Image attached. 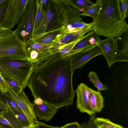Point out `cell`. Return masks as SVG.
<instances>
[{
	"mask_svg": "<svg viewBox=\"0 0 128 128\" xmlns=\"http://www.w3.org/2000/svg\"><path fill=\"white\" fill-rule=\"evenodd\" d=\"M73 70L70 58L58 54L40 63L29 78L27 86L34 98H39L59 109L73 104L75 96Z\"/></svg>",
	"mask_w": 128,
	"mask_h": 128,
	"instance_id": "cell-1",
	"label": "cell"
},
{
	"mask_svg": "<svg viewBox=\"0 0 128 128\" xmlns=\"http://www.w3.org/2000/svg\"><path fill=\"white\" fill-rule=\"evenodd\" d=\"M119 0H101L99 11L93 19L92 28L98 36L114 39L128 26L120 10Z\"/></svg>",
	"mask_w": 128,
	"mask_h": 128,
	"instance_id": "cell-2",
	"label": "cell"
},
{
	"mask_svg": "<svg viewBox=\"0 0 128 128\" xmlns=\"http://www.w3.org/2000/svg\"><path fill=\"white\" fill-rule=\"evenodd\" d=\"M39 63L10 58H1L0 72L15 82L23 89L27 86L32 72Z\"/></svg>",
	"mask_w": 128,
	"mask_h": 128,
	"instance_id": "cell-3",
	"label": "cell"
},
{
	"mask_svg": "<svg viewBox=\"0 0 128 128\" xmlns=\"http://www.w3.org/2000/svg\"><path fill=\"white\" fill-rule=\"evenodd\" d=\"M6 57L28 60L26 44L15 30L0 37V58Z\"/></svg>",
	"mask_w": 128,
	"mask_h": 128,
	"instance_id": "cell-4",
	"label": "cell"
},
{
	"mask_svg": "<svg viewBox=\"0 0 128 128\" xmlns=\"http://www.w3.org/2000/svg\"><path fill=\"white\" fill-rule=\"evenodd\" d=\"M36 11V0H28L22 17L15 30L25 44L31 39Z\"/></svg>",
	"mask_w": 128,
	"mask_h": 128,
	"instance_id": "cell-5",
	"label": "cell"
},
{
	"mask_svg": "<svg viewBox=\"0 0 128 128\" xmlns=\"http://www.w3.org/2000/svg\"><path fill=\"white\" fill-rule=\"evenodd\" d=\"M28 0H8L4 12L0 26L12 30L20 21Z\"/></svg>",
	"mask_w": 128,
	"mask_h": 128,
	"instance_id": "cell-6",
	"label": "cell"
},
{
	"mask_svg": "<svg viewBox=\"0 0 128 128\" xmlns=\"http://www.w3.org/2000/svg\"><path fill=\"white\" fill-rule=\"evenodd\" d=\"M73 50V54L70 58L74 71L82 68L93 58L103 55L98 44L90 45Z\"/></svg>",
	"mask_w": 128,
	"mask_h": 128,
	"instance_id": "cell-7",
	"label": "cell"
},
{
	"mask_svg": "<svg viewBox=\"0 0 128 128\" xmlns=\"http://www.w3.org/2000/svg\"><path fill=\"white\" fill-rule=\"evenodd\" d=\"M6 92L32 124H35L38 121L35 115L32 104L23 90L19 93H16L9 87Z\"/></svg>",
	"mask_w": 128,
	"mask_h": 128,
	"instance_id": "cell-8",
	"label": "cell"
},
{
	"mask_svg": "<svg viewBox=\"0 0 128 128\" xmlns=\"http://www.w3.org/2000/svg\"><path fill=\"white\" fill-rule=\"evenodd\" d=\"M116 62L128 61V26L114 39Z\"/></svg>",
	"mask_w": 128,
	"mask_h": 128,
	"instance_id": "cell-9",
	"label": "cell"
},
{
	"mask_svg": "<svg viewBox=\"0 0 128 128\" xmlns=\"http://www.w3.org/2000/svg\"><path fill=\"white\" fill-rule=\"evenodd\" d=\"M45 6L41 22L30 40H34L50 30L55 21V13L51 2L48 0Z\"/></svg>",
	"mask_w": 128,
	"mask_h": 128,
	"instance_id": "cell-10",
	"label": "cell"
},
{
	"mask_svg": "<svg viewBox=\"0 0 128 128\" xmlns=\"http://www.w3.org/2000/svg\"><path fill=\"white\" fill-rule=\"evenodd\" d=\"M92 26L84 28H78L74 31L64 32L61 31L51 45V48L66 44L83 36L85 34L92 31Z\"/></svg>",
	"mask_w": 128,
	"mask_h": 128,
	"instance_id": "cell-11",
	"label": "cell"
},
{
	"mask_svg": "<svg viewBox=\"0 0 128 128\" xmlns=\"http://www.w3.org/2000/svg\"><path fill=\"white\" fill-rule=\"evenodd\" d=\"M90 88L85 84L82 83L78 86L75 92L77 99L76 108L82 113H86L90 116L96 112L90 107L88 101Z\"/></svg>",
	"mask_w": 128,
	"mask_h": 128,
	"instance_id": "cell-12",
	"label": "cell"
},
{
	"mask_svg": "<svg viewBox=\"0 0 128 128\" xmlns=\"http://www.w3.org/2000/svg\"><path fill=\"white\" fill-rule=\"evenodd\" d=\"M32 104L36 116L40 120H50L58 109L47 104L39 98H34Z\"/></svg>",
	"mask_w": 128,
	"mask_h": 128,
	"instance_id": "cell-13",
	"label": "cell"
},
{
	"mask_svg": "<svg viewBox=\"0 0 128 128\" xmlns=\"http://www.w3.org/2000/svg\"><path fill=\"white\" fill-rule=\"evenodd\" d=\"M81 14L77 10L68 6L66 8V24L62 25V30L66 32H70L78 28L80 23L83 21Z\"/></svg>",
	"mask_w": 128,
	"mask_h": 128,
	"instance_id": "cell-14",
	"label": "cell"
},
{
	"mask_svg": "<svg viewBox=\"0 0 128 128\" xmlns=\"http://www.w3.org/2000/svg\"><path fill=\"white\" fill-rule=\"evenodd\" d=\"M103 55L105 57L109 68L116 62L114 39L107 38L100 40L98 44Z\"/></svg>",
	"mask_w": 128,
	"mask_h": 128,
	"instance_id": "cell-15",
	"label": "cell"
},
{
	"mask_svg": "<svg viewBox=\"0 0 128 128\" xmlns=\"http://www.w3.org/2000/svg\"><path fill=\"white\" fill-rule=\"evenodd\" d=\"M88 101L90 106L95 112H99L104 107L103 97L101 92L90 88Z\"/></svg>",
	"mask_w": 128,
	"mask_h": 128,
	"instance_id": "cell-16",
	"label": "cell"
},
{
	"mask_svg": "<svg viewBox=\"0 0 128 128\" xmlns=\"http://www.w3.org/2000/svg\"><path fill=\"white\" fill-rule=\"evenodd\" d=\"M62 27V26L57 28L50 30L32 41L42 44H51L61 32Z\"/></svg>",
	"mask_w": 128,
	"mask_h": 128,
	"instance_id": "cell-17",
	"label": "cell"
},
{
	"mask_svg": "<svg viewBox=\"0 0 128 128\" xmlns=\"http://www.w3.org/2000/svg\"><path fill=\"white\" fill-rule=\"evenodd\" d=\"M100 40L98 36L92 30L88 32L86 36L78 42L72 50H78L90 45L98 44Z\"/></svg>",
	"mask_w": 128,
	"mask_h": 128,
	"instance_id": "cell-18",
	"label": "cell"
},
{
	"mask_svg": "<svg viewBox=\"0 0 128 128\" xmlns=\"http://www.w3.org/2000/svg\"><path fill=\"white\" fill-rule=\"evenodd\" d=\"M87 35V34L82 37L69 43L52 48L62 57H69L70 54L76 44Z\"/></svg>",
	"mask_w": 128,
	"mask_h": 128,
	"instance_id": "cell-19",
	"label": "cell"
},
{
	"mask_svg": "<svg viewBox=\"0 0 128 128\" xmlns=\"http://www.w3.org/2000/svg\"><path fill=\"white\" fill-rule=\"evenodd\" d=\"M68 1L69 6L79 12H81V13L84 12L94 4L90 0H70Z\"/></svg>",
	"mask_w": 128,
	"mask_h": 128,
	"instance_id": "cell-20",
	"label": "cell"
},
{
	"mask_svg": "<svg viewBox=\"0 0 128 128\" xmlns=\"http://www.w3.org/2000/svg\"><path fill=\"white\" fill-rule=\"evenodd\" d=\"M41 0H36V11L33 30L32 34V38L42 20L43 16V10L42 8Z\"/></svg>",
	"mask_w": 128,
	"mask_h": 128,
	"instance_id": "cell-21",
	"label": "cell"
},
{
	"mask_svg": "<svg viewBox=\"0 0 128 128\" xmlns=\"http://www.w3.org/2000/svg\"><path fill=\"white\" fill-rule=\"evenodd\" d=\"M88 77L89 81L93 84L98 91L108 89V88L106 84H104L101 82L96 72H90L88 73Z\"/></svg>",
	"mask_w": 128,
	"mask_h": 128,
	"instance_id": "cell-22",
	"label": "cell"
},
{
	"mask_svg": "<svg viewBox=\"0 0 128 128\" xmlns=\"http://www.w3.org/2000/svg\"><path fill=\"white\" fill-rule=\"evenodd\" d=\"M7 110L3 115L4 117L8 120L11 124L13 128H22L20 123L15 117L12 110L10 107L8 106Z\"/></svg>",
	"mask_w": 128,
	"mask_h": 128,
	"instance_id": "cell-23",
	"label": "cell"
},
{
	"mask_svg": "<svg viewBox=\"0 0 128 128\" xmlns=\"http://www.w3.org/2000/svg\"><path fill=\"white\" fill-rule=\"evenodd\" d=\"M0 100L8 106L21 112L22 111L14 101L10 97L7 92H2L0 90Z\"/></svg>",
	"mask_w": 128,
	"mask_h": 128,
	"instance_id": "cell-24",
	"label": "cell"
},
{
	"mask_svg": "<svg viewBox=\"0 0 128 128\" xmlns=\"http://www.w3.org/2000/svg\"><path fill=\"white\" fill-rule=\"evenodd\" d=\"M101 5V0H97L94 4L88 8L81 16H88L94 18L98 13Z\"/></svg>",
	"mask_w": 128,
	"mask_h": 128,
	"instance_id": "cell-25",
	"label": "cell"
},
{
	"mask_svg": "<svg viewBox=\"0 0 128 128\" xmlns=\"http://www.w3.org/2000/svg\"><path fill=\"white\" fill-rule=\"evenodd\" d=\"M51 44L46 45L42 44L30 40L26 44V51L30 50L41 51L48 50L51 48Z\"/></svg>",
	"mask_w": 128,
	"mask_h": 128,
	"instance_id": "cell-26",
	"label": "cell"
},
{
	"mask_svg": "<svg viewBox=\"0 0 128 128\" xmlns=\"http://www.w3.org/2000/svg\"><path fill=\"white\" fill-rule=\"evenodd\" d=\"M95 121L97 124L102 125L107 128H124L120 125L113 123L108 118L97 117Z\"/></svg>",
	"mask_w": 128,
	"mask_h": 128,
	"instance_id": "cell-27",
	"label": "cell"
},
{
	"mask_svg": "<svg viewBox=\"0 0 128 128\" xmlns=\"http://www.w3.org/2000/svg\"><path fill=\"white\" fill-rule=\"evenodd\" d=\"M11 108L15 117L20 123L22 127H27L32 125L23 112Z\"/></svg>",
	"mask_w": 128,
	"mask_h": 128,
	"instance_id": "cell-28",
	"label": "cell"
},
{
	"mask_svg": "<svg viewBox=\"0 0 128 128\" xmlns=\"http://www.w3.org/2000/svg\"><path fill=\"white\" fill-rule=\"evenodd\" d=\"M2 75L9 87L14 92L19 93L23 90L22 88L15 82L5 76Z\"/></svg>",
	"mask_w": 128,
	"mask_h": 128,
	"instance_id": "cell-29",
	"label": "cell"
},
{
	"mask_svg": "<svg viewBox=\"0 0 128 128\" xmlns=\"http://www.w3.org/2000/svg\"><path fill=\"white\" fill-rule=\"evenodd\" d=\"M119 4L122 18L124 19L125 20L128 15V0H119Z\"/></svg>",
	"mask_w": 128,
	"mask_h": 128,
	"instance_id": "cell-30",
	"label": "cell"
},
{
	"mask_svg": "<svg viewBox=\"0 0 128 128\" xmlns=\"http://www.w3.org/2000/svg\"><path fill=\"white\" fill-rule=\"evenodd\" d=\"M96 118L94 114L91 116L88 122L80 124L81 128H97V125L95 121Z\"/></svg>",
	"mask_w": 128,
	"mask_h": 128,
	"instance_id": "cell-31",
	"label": "cell"
},
{
	"mask_svg": "<svg viewBox=\"0 0 128 128\" xmlns=\"http://www.w3.org/2000/svg\"><path fill=\"white\" fill-rule=\"evenodd\" d=\"M9 87L0 72V90L2 92H6Z\"/></svg>",
	"mask_w": 128,
	"mask_h": 128,
	"instance_id": "cell-32",
	"label": "cell"
},
{
	"mask_svg": "<svg viewBox=\"0 0 128 128\" xmlns=\"http://www.w3.org/2000/svg\"><path fill=\"white\" fill-rule=\"evenodd\" d=\"M60 128H81L80 124L77 122L66 124Z\"/></svg>",
	"mask_w": 128,
	"mask_h": 128,
	"instance_id": "cell-33",
	"label": "cell"
},
{
	"mask_svg": "<svg viewBox=\"0 0 128 128\" xmlns=\"http://www.w3.org/2000/svg\"><path fill=\"white\" fill-rule=\"evenodd\" d=\"M13 31L10 29L3 28L0 26V37L9 34Z\"/></svg>",
	"mask_w": 128,
	"mask_h": 128,
	"instance_id": "cell-34",
	"label": "cell"
},
{
	"mask_svg": "<svg viewBox=\"0 0 128 128\" xmlns=\"http://www.w3.org/2000/svg\"><path fill=\"white\" fill-rule=\"evenodd\" d=\"M8 107L0 100V116H3L6 111Z\"/></svg>",
	"mask_w": 128,
	"mask_h": 128,
	"instance_id": "cell-35",
	"label": "cell"
},
{
	"mask_svg": "<svg viewBox=\"0 0 128 128\" xmlns=\"http://www.w3.org/2000/svg\"><path fill=\"white\" fill-rule=\"evenodd\" d=\"M38 128H60L59 127H55L48 125L38 121L35 123Z\"/></svg>",
	"mask_w": 128,
	"mask_h": 128,
	"instance_id": "cell-36",
	"label": "cell"
},
{
	"mask_svg": "<svg viewBox=\"0 0 128 128\" xmlns=\"http://www.w3.org/2000/svg\"><path fill=\"white\" fill-rule=\"evenodd\" d=\"M8 0H6L0 7V21L1 20L4 12L7 6Z\"/></svg>",
	"mask_w": 128,
	"mask_h": 128,
	"instance_id": "cell-37",
	"label": "cell"
},
{
	"mask_svg": "<svg viewBox=\"0 0 128 128\" xmlns=\"http://www.w3.org/2000/svg\"><path fill=\"white\" fill-rule=\"evenodd\" d=\"M0 128H13L10 126L0 122Z\"/></svg>",
	"mask_w": 128,
	"mask_h": 128,
	"instance_id": "cell-38",
	"label": "cell"
},
{
	"mask_svg": "<svg viewBox=\"0 0 128 128\" xmlns=\"http://www.w3.org/2000/svg\"><path fill=\"white\" fill-rule=\"evenodd\" d=\"M48 0H42L41 7L42 9L43 10L44 7Z\"/></svg>",
	"mask_w": 128,
	"mask_h": 128,
	"instance_id": "cell-39",
	"label": "cell"
},
{
	"mask_svg": "<svg viewBox=\"0 0 128 128\" xmlns=\"http://www.w3.org/2000/svg\"><path fill=\"white\" fill-rule=\"evenodd\" d=\"M22 128H38L37 125L35 124L28 127H22Z\"/></svg>",
	"mask_w": 128,
	"mask_h": 128,
	"instance_id": "cell-40",
	"label": "cell"
},
{
	"mask_svg": "<svg viewBox=\"0 0 128 128\" xmlns=\"http://www.w3.org/2000/svg\"><path fill=\"white\" fill-rule=\"evenodd\" d=\"M97 125V128H107L106 127L101 125Z\"/></svg>",
	"mask_w": 128,
	"mask_h": 128,
	"instance_id": "cell-41",
	"label": "cell"
},
{
	"mask_svg": "<svg viewBox=\"0 0 128 128\" xmlns=\"http://www.w3.org/2000/svg\"><path fill=\"white\" fill-rule=\"evenodd\" d=\"M6 0H0V7L2 5Z\"/></svg>",
	"mask_w": 128,
	"mask_h": 128,
	"instance_id": "cell-42",
	"label": "cell"
}]
</instances>
